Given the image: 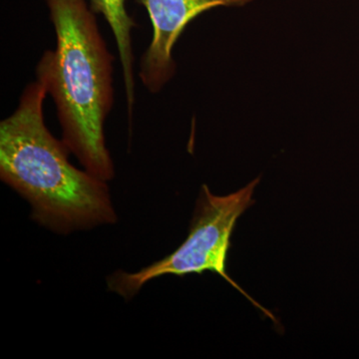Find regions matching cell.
<instances>
[{"label": "cell", "instance_id": "3", "mask_svg": "<svg viewBox=\"0 0 359 359\" xmlns=\"http://www.w3.org/2000/svg\"><path fill=\"white\" fill-rule=\"evenodd\" d=\"M259 178L250 182L237 192L216 196L207 185L202 187L195 216L188 237L178 249L159 262L137 273L117 271L108 278L111 292L131 299L143 285L164 276L202 275L212 271L221 276L247 297L257 309L276 323V316L248 294L226 273V262L231 249V238L240 217L254 205L252 198Z\"/></svg>", "mask_w": 359, "mask_h": 359}, {"label": "cell", "instance_id": "5", "mask_svg": "<svg viewBox=\"0 0 359 359\" xmlns=\"http://www.w3.org/2000/svg\"><path fill=\"white\" fill-rule=\"evenodd\" d=\"M89 4L94 13L101 14L105 18L114 35L122 66L129 120H132L135 105V56L132 32L138 25L127 11L126 0H89Z\"/></svg>", "mask_w": 359, "mask_h": 359}, {"label": "cell", "instance_id": "4", "mask_svg": "<svg viewBox=\"0 0 359 359\" xmlns=\"http://www.w3.org/2000/svg\"><path fill=\"white\" fill-rule=\"evenodd\" d=\"M147 11L153 27V36L140 61L142 84L152 94L174 77L176 62L174 45L186 26L200 14L216 7H242L254 0H135Z\"/></svg>", "mask_w": 359, "mask_h": 359}, {"label": "cell", "instance_id": "2", "mask_svg": "<svg viewBox=\"0 0 359 359\" xmlns=\"http://www.w3.org/2000/svg\"><path fill=\"white\" fill-rule=\"evenodd\" d=\"M47 95L32 82L0 122V178L32 204L35 221L57 233L116 223L107 182L73 166L69 149L47 128Z\"/></svg>", "mask_w": 359, "mask_h": 359}, {"label": "cell", "instance_id": "1", "mask_svg": "<svg viewBox=\"0 0 359 359\" xmlns=\"http://www.w3.org/2000/svg\"><path fill=\"white\" fill-rule=\"evenodd\" d=\"M56 34L54 50L36 66V80L52 97L63 142L90 174L115 176L104 125L114 105L113 62L87 0H44Z\"/></svg>", "mask_w": 359, "mask_h": 359}]
</instances>
